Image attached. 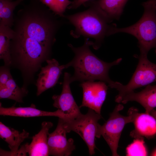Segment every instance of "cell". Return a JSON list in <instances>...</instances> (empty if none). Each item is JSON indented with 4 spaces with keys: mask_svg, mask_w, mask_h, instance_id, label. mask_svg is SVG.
Returning a JSON list of instances; mask_svg holds the SVG:
<instances>
[{
    "mask_svg": "<svg viewBox=\"0 0 156 156\" xmlns=\"http://www.w3.org/2000/svg\"><path fill=\"white\" fill-rule=\"evenodd\" d=\"M0 115L3 116L24 117L43 116H53L58 118L66 117L65 115L59 109L53 112L42 111L36 108L35 105L33 104L29 107H17L13 106L10 107H4L2 106L0 103Z\"/></svg>",
    "mask_w": 156,
    "mask_h": 156,
    "instance_id": "4fadbf2b",
    "label": "cell"
},
{
    "mask_svg": "<svg viewBox=\"0 0 156 156\" xmlns=\"http://www.w3.org/2000/svg\"><path fill=\"white\" fill-rule=\"evenodd\" d=\"M14 31L11 27L0 24V59L3 60L5 66L12 63L10 50V40Z\"/></svg>",
    "mask_w": 156,
    "mask_h": 156,
    "instance_id": "9a60e30c",
    "label": "cell"
},
{
    "mask_svg": "<svg viewBox=\"0 0 156 156\" xmlns=\"http://www.w3.org/2000/svg\"><path fill=\"white\" fill-rule=\"evenodd\" d=\"M12 77L8 66L1 67L0 69V87L5 86Z\"/></svg>",
    "mask_w": 156,
    "mask_h": 156,
    "instance_id": "44dd1931",
    "label": "cell"
},
{
    "mask_svg": "<svg viewBox=\"0 0 156 156\" xmlns=\"http://www.w3.org/2000/svg\"><path fill=\"white\" fill-rule=\"evenodd\" d=\"M63 118L68 132L73 131L79 134L87 146L89 155H94L95 139L100 125L98 121L102 118L101 114L89 109L85 114L81 113L73 118Z\"/></svg>",
    "mask_w": 156,
    "mask_h": 156,
    "instance_id": "5b68a950",
    "label": "cell"
},
{
    "mask_svg": "<svg viewBox=\"0 0 156 156\" xmlns=\"http://www.w3.org/2000/svg\"><path fill=\"white\" fill-rule=\"evenodd\" d=\"M90 0H74L73 3L68 8L69 9H76L82 4L85 3Z\"/></svg>",
    "mask_w": 156,
    "mask_h": 156,
    "instance_id": "7402d4cb",
    "label": "cell"
},
{
    "mask_svg": "<svg viewBox=\"0 0 156 156\" xmlns=\"http://www.w3.org/2000/svg\"><path fill=\"white\" fill-rule=\"evenodd\" d=\"M142 5L144 12L137 22L127 27H116L112 33H125L134 36L138 40L140 54L147 55L152 48L155 49L156 53V0H148Z\"/></svg>",
    "mask_w": 156,
    "mask_h": 156,
    "instance_id": "3957f363",
    "label": "cell"
},
{
    "mask_svg": "<svg viewBox=\"0 0 156 156\" xmlns=\"http://www.w3.org/2000/svg\"><path fill=\"white\" fill-rule=\"evenodd\" d=\"M148 152L144 144V138L135 139L126 148V155L147 156Z\"/></svg>",
    "mask_w": 156,
    "mask_h": 156,
    "instance_id": "ffe728a7",
    "label": "cell"
},
{
    "mask_svg": "<svg viewBox=\"0 0 156 156\" xmlns=\"http://www.w3.org/2000/svg\"></svg>",
    "mask_w": 156,
    "mask_h": 156,
    "instance_id": "d4e9b609",
    "label": "cell"
},
{
    "mask_svg": "<svg viewBox=\"0 0 156 156\" xmlns=\"http://www.w3.org/2000/svg\"><path fill=\"white\" fill-rule=\"evenodd\" d=\"M156 118L150 114L139 113L133 122L134 129L130 135L134 139L153 138L156 135Z\"/></svg>",
    "mask_w": 156,
    "mask_h": 156,
    "instance_id": "7c38bea8",
    "label": "cell"
},
{
    "mask_svg": "<svg viewBox=\"0 0 156 156\" xmlns=\"http://www.w3.org/2000/svg\"><path fill=\"white\" fill-rule=\"evenodd\" d=\"M50 122L44 121L41 124V128L39 132L33 136L30 144H25L26 152L30 156H49L48 144L49 131L53 126Z\"/></svg>",
    "mask_w": 156,
    "mask_h": 156,
    "instance_id": "8fae6325",
    "label": "cell"
},
{
    "mask_svg": "<svg viewBox=\"0 0 156 156\" xmlns=\"http://www.w3.org/2000/svg\"><path fill=\"white\" fill-rule=\"evenodd\" d=\"M25 0H0V24L10 27L14 23L13 11L16 7Z\"/></svg>",
    "mask_w": 156,
    "mask_h": 156,
    "instance_id": "ac0fdd59",
    "label": "cell"
},
{
    "mask_svg": "<svg viewBox=\"0 0 156 156\" xmlns=\"http://www.w3.org/2000/svg\"><path fill=\"white\" fill-rule=\"evenodd\" d=\"M28 91L24 87L20 88L17 85L12 77L5 85L0 87V99H8L18 103L23 102V98Z\"/></svg>",
    "mask_w": 156,
    "mask_h": 156,
    "instance_id": "e0dca14e",
    "label": "cell"
},
{
    "mask_svg": "<svg viewBox=\"0 0 156 156\" xmlns=\"http://www.w3.org/2000/svg\"><path fill=\"white\" fill-rule=\"evenodd\" d=\"M29 133L24 129L21 132L18 131L10 128L0 122V137L7 143L10 151L3 152L1 151L2 156L9 155L15 153L18 150V148L24 141L27 138Z\"/></svg>",
    "mask_w": 156,
    "mask_h": 156,
    "instance_id": "5bb4252c",
    "label": "cell"
},
{
    "mask_svg": "<svg viewBox=\"0 0 156 156\" xmlns=\"http://www.w3.org/2000/svg\"><path fill=\"white\" fill-rule=\"evenodd\" d=\"M156 81V64L150 62L147 55L140 54L136 69L129 83L123 85L119 82L116 89L118 94L134 91Z\"/></svg>",
    "mask_w": 156,
    "mask_h": 156,
    "instance_id": "8992f818",
    "label": "cell"
},
{
    "mask_svg": "<svg viewBox=\"0 0 156 156\" xmlns=\"http://www.w3.org/2000/svg\"><path fill=\"white\" fill-rule=\"evenodd\" d=\"M106 83L101 81H82L80 86L83 89V96L79 107H87L101 114L107 94L108 87Z\"/></svg>",
    "mask_w": 156,
    "mask_h": 156,
    "instance_id": "ba28073f",
    "label": "cell"
},
{
    "mask_svg": "<svg viewBox=\"0 0 156 156\" xmlns=\"http://www.w3.org/2000/svg\"><path fill=\"white\" fill-rule=\"evenodd\" d=\"M56 14L62 17L67 8L73 2L69 0H40Z\"/></svg>",
    "mask_w": 156,
    "mask_h": 156,
    "instance_id": "d6986e66",
    "label": "cell"
},
{
    "mask_svg": "<svg viewBox=\"0 0 156 156\" xmlns=\"http://www.w3.org/2000/svg\"><path fill=\"white\" fill-rule=\"evenodd\" d=\"M93 43V41L85 38L83 44L79 47L68 44L75 54L73 60L65 64L66 68L71 66L74 69V74L70 77L71 82L98 80L107 83L110 88H115L117 82L111 79L109 72L112 67L120 63L122 59L119 58L109 63L102 60L90 50V47Z\"/></svg>",
    "mask_w": 156,
    "mask_h": 156,
    "instance_id": "6da1fadb",
    "label": "cell"
},
{
    "mask_svg": "<svg viewBox=\"0 0 156 156\" xmlns=\"http://www.w3.org/2000/svg\"><path fill=\"white\" fill-rule=\"evenodd\" d=\"M151 156H156V149H155L151 153Z\"/></svg>",
    "mask_w": 156,
    "mask_h": 156,
    "instance_id": "cb8c5ba5",
    "label": "cell"
},
{
    "mask_svg": "<svg viewBox=\"0 0 156 156\" xmlns=\"http://www.w3.org/2000/svg\"><path fill=\"white\" fill-rule=\"evenodd\" d=\"M68 133L64 118H59L56 128L49 134L48 144L49 155L55 156H68L75 149L74 140H68L66 134Z\"/></svg>",
    "mask_w": 156,
    "mask_h": 156,
    "instance_id": "52a82bcc",
    "label": "cell"
},
{
    "mask_svg": "<svg viewBox=\"0 0 156 156\" xmlns=\"http://www.w3.org/2000/svg\"><path fill=\"white\" fill-rule=\"evenodd\" d=\"M128 0H96L103 13L111 21L119 19Z\"/></svg>",
    "mask_w": 156,
    "mask_h": 156,
    "instance_id": "2e32d148",
    "label": "cell"
},
{
    "mask_svg": "<svg viewBox=\"0 0 156 156\" xmlns=\"http://www.w3.org/2000/svg\"><path fill=\"white\" fill-rule=\"evenodd\" d=\"M150 114L156 118V109H153L150 113Z\"/></svg>",
    "mask_w": 156,
    "mask_h": 156,
    "instance_id": "603a6c76",
    "label": "cell"
},
{
    "mask_svg": "<svg viewBox=\"0 0 156 156\" xmlns=\"http://www.w3.org/2000/svg\"><path fill=\"white\" fill-rule=\"evenodd\" d=\"M71 76L69 73H64L61 94L54 95L52 97L54 101L53 107L61 111L68 118H73L81 113L80 107L77 105L71 92Z\"/></svg>",
    "mask_w": 156,
    "mask_h": 156,
    "instance_id": "9c48e42d",
    "label": "cell"
},
{
    "mask_svg": "<svg viewBox=\"0 0 156 156\" xmlns=\"http://www.w3.org/2000/svg\"><path fill=\"white\" fill-rule=\"evenodd\" d=\"M47 64L42 67L36 80V95L42 93L54 86L57 83L63 70L66 68L65 64L60 65L55 59L46 60Z\"/></svg>",
    "mask_w": 156,
    "mask_h": 156,
    "instance_id": "30bf717a",
    "label": "cell"
},
{
    "mask_svg": "<svg viewBox=\"0 0 156 156\" xmlns=\"http://www.w3.org/2000/svg\"><path fill=\"white\" fill-rule=\"evenodd\" d=\"M87 2L89 7L87 10L72 15H64L62 18L68 20L74 27V29L70 33L72 36L77 38L82 36L85 38L93 39L92 46L97 50L106 36L112 35L113 29L116 26L110 24L112 21L103 13L96 0H90Z\"/></svg>",
    "mask_w": 156,
    "mask_h": 156,
    "instance_id": "7a4b0ae2",
    "label": "cell"
},
{
    "mask_svg": "<svg viewBox=\"0 0 156 156\" xmlns=\"http://www.w3.org/2000/svg\"><path fill=\"white\" fill-rule=\"evenodd\" d=\"M120 104L117 105L110 114L108 120L102 125H99L96 138L102 136L107 142L112 151V155L119 156L117 150L120 137L125 126L127 123H133L138 111L133 107L130 108L128 116L121 115L119 112L123 108Z\"/></svg>",
    "mask_w": 156,
    "mask_h": 156,
    "instance_id": "277c9868",
    "label": "cell"
}]
</instances>
